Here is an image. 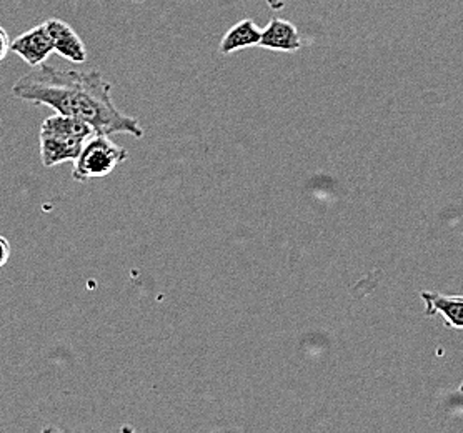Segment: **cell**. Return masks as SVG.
<instances>
[{
  "label": "cell",
  "mask_w": 463,
  "mask_h": 433,
  "mask_svg": "<svg viewBox=\"0 0 463 433\" xmlns=\"http://www.w3.org/2000/svg\"><path fill=\"white\" fill-rule=\"evenodd\" d=\"M127 159L128 152L112 142L110 136L95 134L94 137L87 140L80 155L75 160L72 177L77 182L104 179Z\"/></svg>",
  "instance_id": "cell-3"
},
{
  "label": "cell",
  "mask_w": 463,
  "mask_h": 433,
  "mask_svg": "<svg viewBox=\"0 0 463 433\" xmlns=\"http://www.w3.org/2000/svg\"><path fill=\"white\" fill-rule=\"evenodd\" d=\"M458 393H463V381L460 383V387H458Z\"/></svg>",
  "instance_id": "cell-12"
},
{
  "label": "cell",
  "mask_w": 463,
  "mask_h": 433,
  "mask_svg": "<svg viewBox=\"0 0 463 433\" xmlns=\"http://www.w3.org/2000/svg\"><path fill=\"white\" fill-rule=\"evenodd\" d=\"M420 298L427 317H442L447 327L463 330V296H443L440 292L423 290Z\"/></svg>",
  "instance_id": "cell-6"
},
{
  "label": "cell",
  "mask_w": 463,
  "mask_h": 433,
  "mask_svg": "<svg viewBox=\"0 0 463 433\" xmlns=\"http://www.w3.org/2000/svg\"><path fill=\"white\" fill-rule=\"evenodd\" d=\"M267 5L272 9V11H280L285 7V0H267Z\"/></svg>",
  "instance_id": "cell-11"
},
{
  "label": "cell",
  "mask_w": 463,
  "mask_h": 433,
  "mask_svg": "<svg viewBox=\"0 0 463 433\" xmlns=\"http://www.w3.org/2000/svg\"><path fill=\"white\" fill-rule=\"evenodd\" d=\"M11 52V41H9V33H5L4 27H0V62L7 57V53Z\"/></svg>",
  "instance_id": "cell-10"
},
{
  "label": "cell",
  "mask_w": 463,
  "mask_h": 433,
  "mask_svg": "<svg viewBox=\"0 0 463 433\" xmlns=\"http://www.w3.org/2000/svg\"><path fill=\"white\" fill-rule=\"evenodd\" d=\"M43 24L52 39L53 52L59 53L61 57L74 64H84L87 61V51L82 39L77 35L74 29L61 19H49Z\"/></svg>",
  "instance_id": "cell-5"
},
{
  "label": "cell",
  "mask_w": 463,
  "mask_h": 433,
  "mask_svg": "<svg viewBox=\"0 0 463 433\" xmlns=\"http://www.w3.org/2000/svg\"><path fill=\"white\" fill-rule=\"evenodd\" d=\"M11 242H9V240H7L4 235H0V268L7 265L9 259H11Z\"/></svg>",
  "instance_id": "cell-9"
},
{
  "label": "cell",
  "mask_w": 463,
  "mask_h": 433,
  "mask_svg": "<svg viewBox=\"0 0 463 433\" xmlns=\"http://www.w3.org/2000/svg\"><path fill=\"white\" fill-rule=\"evenodd\" d=\"M11 52L19 55L31 67L45 64V61L53 53L52 39L45 24L35 25L31 31L15 37L11 42Z\"/></svg>",
  "instance_id": "cell-4"
},
{
  "label": "cell",
  "mask_w": 463,
  "mask_h": 433,
  "mask_svg": "<svg viewBox=\"0 0 463 433\" xmlns=\"http://www.w3.org/2000/svg\"><path fill=\"white\" fill-rule=\"evenodd\" d=\"M94 136V127L77 117L55 114L45 118L41 126V160L43 167L51 169L65 162H75L87 140Z\"/></svg>",
  "instance_id": "cell-2"
},
{
  "label": "cell",
  "mask_w": 463,
  "mask_h": 433,
  "mask_svg": "<svg viewBox=\"0 0 463 433\" xmlns=\"http://www.w3.org/2000/svg\"><path fill=\"white\" fill-rule=\"evenodd\" d=\"M260 37H262V29L252 19H245V21L235 24L232 29L227 31L222 39L219 51L223 55H227V53L242 51V49H250V47L259 45Z\"/></svg>",
  "instance_id": "cell-8"
},
{
  "label": "cell",
  "mask_w": 463,
  "mask_h": 433,
  "mask_svg": "<svg viewBox=\"0 0 463 433\" xmlns=\"http://www.w3.org/2000/svg\"><path fill=\"white\" fill-rule=\"evenodd\" d=\"M259 45L274 52H297L302 49V39L294 24L275 17L262 29Z\"/></svg>",
  "instance_id": "cell-7"
},
{
  "label": "cell",
  "mask_w": 463,
  "mask_h": 433,
  "mask_svg": "<svg viewBox=\"0 0 463 433\" xmlns=\"http://www.w3.org/2000/svg\"><path fill=\"white\" fill-rule=\"evenodd\" d=\"M12 96L33 106L51 107L57 114L77 117L95 134L132 137L146 136L137 118L127 116L112 99V84L99 71L75 72L53 65H39L12 87Z\"/></svg>",
  "instance_id": "cell-1"
}]
</instances>
